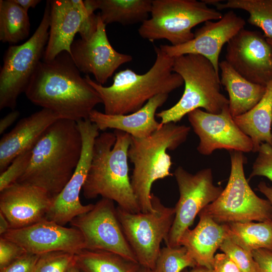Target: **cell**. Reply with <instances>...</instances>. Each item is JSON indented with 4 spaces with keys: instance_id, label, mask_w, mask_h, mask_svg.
<instances>
[{
    "instance_id": "cell-1",
    "label": "cell",
    "mask_w": 272,
    "mask_h": 272,
    "mask_svg": "<svg viewBox=\"0 0 272 272\" xmlns=\"http://www.w3.org/2000/svg\"><path fill=\"white\" fill-rule=\"evenodd\" d=\"M25 93L34 104L76 122L89 118L94 108L102 103L65 51L39 62Z\"/></svg>"
},
{
    "instance_id": "cell-2",
    "label": "cell",
    "mask_w": 272,
    "mask_h": 272,
    "mask_svg": "<svg viewBox=\"0 0 272 272\" xmlns=\"http://www.w3.org/2000/svg\"><path fill=\"white\" fill-rule=\"evenodd\" d=\"M82 149L77 122L57 119L33 147L29 166L16 182L39 187L55 198L71 178Z\"/></svg>"
},
{
    "instance_id": "cell-3",
    "label": "cell",
    "mask_w": 272,
    "mask_h": 272,
    "mask_svg": "<svg viewBox=\"0 0 272 272\" xmlns=\"http://www.w3.org/2000/svg\"><path fill=\"white\" fill-rule=\"evenodd\" d=\"M156 57L153 65L143 74L130 69L115 74L112 84L103 86L87 75L85 79L98 93L104 105V113L127 114L135 112L151 98L161 94H169L184 84L182 77L173 73L174 57L159 47L154 46Z\"/></svg>"
},
{
    "instance_id": "cell-4",
    "label": "cell",
    "mask_w": 272,
    "mask_h": 272,
    "mask_svg": "<svg viewBox=\"0 0 272 272\" xmlns=\"http://www.w3.org/2000/svg\"><path fill=\"white\" fill-rule=\"evenodd\" d=\"M131 136L114 130L95 139L91 164L82 190L84 197L100 195L131 213L141 212L129 176L128 150Z\"/></svg>"
},
{
    "instance_id": "cell-5",
    "label": "cell",
    "mask_w": 272,
    "mask_h": 272,
    "mask_svg": "<svg viewBox=\"0 0 272 272\" xmlns=\"http://www.w3.org/2000/svg\"><path fill=\"white\" fill-rule=\"evenodd\" d=\"M190 131L189 126L168 123L147 137H131L128 150V159L133 165L130 181L141 212L154 211L151 201L153 183L173 175L167 151L175 150L184 143Z\"/></svg>"
},
{
    "instance_id": "cell-6",
    "label": "cell",
    "mask_w": 272,
    "mask_h": 272,
    "mask_svg": "<svg viewBox=\"0 0 272 272\" xmlns=\"http://www.w3.org/2000/svg\"><path fill=\"white\" fill-rule=\"evenodd\" d=\"M173 72L182 77L184 89L174 105L156 113L162 125L176 123L197 109L218 114L229 105L228 99L221 92L219 73L206 57L194 54L175 57Z\"/></svg>"
},
{
    "instance_id": "cell-7",
    "label": "cell",
    "mask_w": 272,
    "mask_h": 272,
    "mask_svg": "<svg viewBox=\"0 0 272 272\" xmlns=\"http://www.w3.org/2000/svg\"><path fill=\"white\" fill-rule=\"evenodd\" d=\"M150 14L138 29L139 35L151 42L166 39L173 46L192 40L197 25L223 16L202 0H152Z\"/></svg>"
},
{
    "instance_id": "cell-8",
    "label": "cell",
    "mask_w": 272,
    "mask_h": 272,
    "mask_svg": "<svg viewBox=\"0 0 272 272\" xmlns=\"http://www.w3.org/2000/svg\"><path fill=\"white\" fill-rule=\"evenodd\" d=\"M245 160L242 152H231V170L226 186L219 197L199 214L222 224L272 220L271 203L255 193L245 177Z\"/></svg>"
},
{
    "instance_id": "cell-9",
    "label": "cell",
    "mask_w": 272,
    "mask_h": 272,
    "mask_svg": "<svg viewBox=\"0 0 272 272\" xmlns=\"http://www.w3.org/2000/svg\"><path fill=\"white\" fill-rule=\"evenodd\" d=\"M50 1L46 4L40 24L24 43L9 47L4 56L0 73V109L14 110L19 96L25 92L41 59L48 40Z\"/></svg>"
},
{
    "instance_id": "cell-10",
    "label": "cell",
    "mask_w": 272,
    "mask_h": 272,
    "mask_svg": "<svg viewBox=\"0 0 272 272\" xmlns=\"http://www.w3.org/2000/svg\"><path fill=\"white\" fill-rule=\"evenodd\" d=\"M154 211L131 213L117 206V214L126 239L139 264L154 269L160 245L167 237L173 224L174 208L165 207L152 193Z\"/></svg>"
},
{
    "instance_id": "cell-11",
    "label": "cell",
    "mask_w": 272,
    "mask_h": 272,
    "mask_svg": "<svg viewBox=\"0 0 272 272\" xmlns=\"http://www.w3.org/2000/svg\"><path fill=\"white\" fill-rule=\"evenodd\" d=\"M173 175L176 181L179 198L175 208L174 221L164 241L166 246H179L184 232L193 223L195 218L208 205L215 201L223 190L214 183L212 170L203 168L191 174L178 166Z\"/></svg>"
},
{
    "instance_id": "cell-12",
    "label": "cell",
    "mask_w": 272,
    "mask_h": 272,
    "mask_svg": "<svg viewBox=\"0 0 272 272\" xmlns=\"http://www.w3.org/2000/svg\"><path fill=\"white\" fill-rule=\"evenodd\" d=\"M114 202L102 197L92 210L75 218L70 225L82 233L84 249L112 252L138 262L122 230Z\"/></svg>"
},
{
    "instance_id": "cell-13",
    "label": "cell",
    "mask_w": 272,
    "mask_h": 272,
    "mask_svg": "<svg viewBox=\"0 0 272 272\" xmlns=\"http://www.w3.org/2000/svg\"><path fill=\"white\" fill-rule=\"evenodd\" d=\"M48 40L43 60L50 61L62 52L71 54L74 38L79 33L87 40L97 28V15L88 10L81 0L50 1Z\"/></svg>"
},
{
    "instance_id": "cell-14",
    "label": "cell",
    "mask_w": 272,
    "mask_h": 272,
    "mask_svg": "<svg viewBox=\"0 0 272 272\" xmlns=\"http://www.w3.org/2000/svg\"><path fill=\"white\" fill-rule=\"evenodd\" d=\"M82 140L81 157L74 172L60 193L54 198L45 219L64 226L75 218L85 214L94 204L83 205L80 193L85 182L91 164L94 142L99 129L89 118L77 122Z\"/></svg>"
},
{
    "instance_id": "cell-15",
    "label": "cell",
    "mask_w": 272,
    "mask_h": 272,
    "mask_svg": "<svg viewBox=\"0 0 272 272\" xmlns=\"http://www.w3.org/2000/svg\"><path fill=\"white\" fill-rule=\"evenodd\" d=\"M187 115L199 140L197 147L199 154L209 156L219 149L242 153L253 151L251 139L235 123L229 106L218 114L197 109Z\"/></svg>"
},
{
    "instance_id": "cell-16",
    "label": "cell",
    "mask_w": 272,
    "mask_h": 272,
    "mask_svg": "<svg viewBox=\"0 0 272 272\" xmlns=\"http://www.w3.org/2000/svg\"><path fill=\"white\" fill-rule=\"evenodd\" d=\"M227 44L225 60L247 80L266 86L272 79V46L264 35L244 28Z\"/></svg>"
},
{
    "instance_id": "cell-17",
    "label": "cell",
    "mask_w": 272,
    "mask_h": 272,
    "mask_svg": "<svg viewBox=\"0 0 272 272\" xmlns=\"http://www.w3.org/2000/svg\"><path fill=\"white\" fill-rule=\"evenodd\" d=\"M106 24L97 14V28L88 39L74 41L71 56L80 72L92 74L96 82L103 85L123 64L132 60L129 54L117 51L110 44Z\"/></svg>"
},
{
    "instance_id": "cell-18",
    "label": "cell",
    "mask_w": 272,
    "mask_h": 272,
    "mask_svg": "<svg viewBox=\"0 0 272 272\" xmlns=\"http://www.w3.org/2000/svg\"><path fill=\"white\" fill-rule=\"evenodd\" d=\"M246 22L233 11H229L216 22L208 21L197 29L194 38L177 46L161 45L159 47L171 57L194 54L207 58L219 73V58L222 48L240 30Z\"/></svg>"
},
{
    "instance_id": "cell-19",
    "label": "cell",
    "mask_w": 272,
    "mask_h": 272,
    "mask_svg": "<svg viewBox=\"0 0 272 272\" xmlns=\"http://www.w3.org/2000/svg\"><path fill=\"white\" fill-rule=\"evenodd\" d=\"M1 236L19 244L27 252L38 255L54 251L76 254L85 247L80 230L45 219L27 227L10 229Z\"/></svg>"
},
{
    "instance_id": "cell-20",
    "label": "cell",
    "mask_w": 272,
    "mask_h": 272,
    "mask_svg": "<svg viewBox=\"0 0 272 272\" xmlns=\"http://www.w3.org/2000/svg\"><path fill=\"white\" fill-rule=\"evenodd\" d=\"M0 212L10 229H19L45 219L54 198L44 189L15 182L0 191Z\"/></svg>"
},
{
    "instance_id": "cell-21",
    "label": "cell",
    "mask_w": 272,
    "mask_h": 272,
    "mask_svg": "<svg viewBox=\"0 0 272 272\" xmlns=\"http://www.w3.org/2000/svg\"><path fill=\"white\" fill-rule=\"evenodd\" d=\"M61 118L55 112L45 108L21 119L0 141V172L4 171L22 153L32 149L46 129Z\"/></svg>"
},
{
    "instance_id": "cell-22",
    "label": "cell",
    "mask_w": 272,
    "mask_h": 272,
    "mask_svg": "<svg viewBox=\"0 0 272 272\" xmlns=\"http://www.w3.org/2000/svg\"><path fill=\"white\" fill-rule=\"evenodd\" d=\"M169 94H161L150 99L139 110L127 114L110 115L93 109L89 119L99 130L114 129L134 138L147 137L162 125L156 120V111L167 100Z\"/></svg>"
},
{
    "instance_id": "cell-23",
    "label": "cell",
    "mask_w": 272,
    "mask_h": 272,
    "mask_svg": "<svg viewBox=\"0 0 272 272\" xmlns=\"http://www.w3.org/2000/svg\"><path fill=\"white\" fill-rule=\"evenodd\" d=\"M198 216L197 225L184 232L179 245L187 248L197 265L212 269L215 253L227 237L226 226L207 216L199 214Z\"/></svg>"
},
{
    "instance_id": "cell-24",
    "label": "cell",
    "mask_w": 272,
    "mask_h": 272,
    "mask_svg": "<svg viewBox=\"0 0 272 272\" xmlns=\"http://www.w3.org/2000/svg\"><path fill=\"white\" fill-rule=\"evenodd\" d=\"M219 69L221 84L228 93L229 109L233 118L249 111L261 99L266 86L247 80L226 60L219 62Z\"/></svg>"
},
{
    "instance_id": "cell-25",
    "label": "cell",
    "mask_w": 272,
    "mask_h": 272,
    "mask_svg": "<svg viewBox=\"0 0 272 272\" xmlns=\"http://www.w3.org/2000/svg\"><path fill=\"white\" fill-rule=\"evenodd\" d=\"M233 118L240 129L251 139L252 152H257L263 143L272 146V79L266 85L259 102L249 111Z\"/></svg>"
},
{
    "instance_id": "cell-26",
    "label": "cell",
    "mask_w": 272,
    "mask_h": 272,
    "mask_svg": "<svg viewBox=\"0 0 272 272\" xmlns=\"http://www.w3.org/2000/svg\"><path fill=\"white\" fill-rule=\"evenodd\" d=\"M84 3L92 12L101 11L99 14L106 25L118 23L125 26L148 19L152 0H85Z\"/></svg>"
},
{
    "instance_id": "cell-27",
    "label": "cell",
    "mask_w": 272,
    "mask_h": 272,
    "mask_svg": "<svg viewBox=\"0 0 272 272\" xmlns=\"http://www.w3.org/2000/svg\"><path fill=\"white\" fill-rule=\"evenodd\" d=\"M75 265L80 272H135L140 265L115 253L87 249L75 254Z\"/></svg>"
},
{
    "instance_id": "cell-28",
    "label": "cell",
    "mask_w": 272,
    "mask_h": 272,
    "mask_svg": "<svg viewBox=\"0 0 272 272\" xmlns=\"http://www.w3.org/2000/svg\"><path fill=\"white\" fill-rule=\"evenodd\" d=\"M227 236L244 249L263 248L272 251V220L225 224Z\"/></svg>"
},
{
    "instance_id": "cell-29",
    "label": "cell",
    "mask_w": 272,
    "mask_h": 272,
    "mask_svg": "<svg viewBox=\"0 0 272 272\" xmlns=\"http://www.w3.org/2000/svg\"><path fill=\"white\" fill-rule=\"evenodd\" d=\"M30 23L28 12L14 0L0 1V40L16 43L27 38Z\"/></svg>"
},
{
    "instance_id": "cell-30",
    "label": "cell",
    "mask_w": 272,
    "mask_h": 272,
    "mask_svg": "<svg viewBox=\"0 0 272 272\" xmlns=\"http://www.w3.org/2000/svg\"><path fill=\"white\" fill-rule=\"evenodd\" d=\"M208 5H214L221 11L227 9H241L247 12L248 22L260 28L264 36L272 39V0H228L221 3L218 0H203Z\"/></svg>"
},
{
    "instance_id": "cell-31",
    "label": "cell",
    "mask_w": 272,
    "mask_h": 272,
    "mask_svg": "<svg viewBox=\"0 0 272 272\" xmlns=\"http://www.w3.org/2000/svg\"><path fill=\"white\" fill-rule=\"evenodd\" d=\"M187 248L181 245L161 248L153 272H181L187 267L197 266Z\"/></svg>"
},
{
    "instance_id": "cell-32",
    "label": "cell",
    "mask_w": 272,
    "mask_h": 272,
    "mask_svg": "<svg viewBox=\"0 0 272 272\" xmlns=\"http://www.w3.org/2000/svg\"><path fill=\"white\" fill-rule=\"evenodd\" d=\"M74 253L54 251L39 255L34 272H68L75 265Z\"/></svg>"
},
{
    "instance_id": "cell-33",
    "label": "cell",
    "mask_w": 272,
    "mask_h": 272,
    "mask_svg": "<svg viewBox=\"0 0 272 272\" xmlns=\"http://www.w3.org/2000/svg\"><path fill=\"white\" fill-rule=\"evenodd\" d=\"M219 249L230 258L242 272H260L252 252L244 249L229 237L224 239Z\"/></svg>"
},
{
    "instance_id": "cell-34",
    "label": "cell",
    "mask_w": 272,
    "mask_h": 272,
    "mask_svg": "<svg viewBox=\"0 0 272 272\" xmlns=\"http://www.w3.org/2000/svg\"><path fill=\"white\" fill-rule=\"evenodd\" d=\"M32 150L26 151L11 162L0 175V191L16 182L28 168L30 162Z\"/></svg>"
},
{
    "instance_id": "cell-35",
    "label": "cell",
    "mask_w": 272,
    "mask_h": 272,
    "mask_svg": "<svg viewBox=\"0 0 272 272\" xmlns=\"http://www.w3.org/2000/svg\"><path fill=\"white\" fill-rule=\"evenodd\" d=\"M257 153L248 181L255 176H263L272 181V146L262 144Z\"/></svg>"
},
{
    "instance_id": "cell-36",
    "label": "cell",
    "mask_w": 272,
    "mask_h": 272,
    "mask_svg": "<svg viewBox=\"0 0 272 272\" xmlns=\"http://www.w3.org/2000/svg\"><path fill=\"white\" fill-rule=\"evenodd\" d=\"M27 252L19 244L1 236L0 270L7 266Z\"/></svg>"
},
{
    "instance_id": "cell-37",
    "label": "cell",
    "mask_w": 272,
    "mask_h": 272,
    "mask_svg": "<svg viewBox=\"0 0 272 272\" xmlns=\"http://www.w3.org/2000/svg\"><path fill=\"white\" fill-rule=\"evenodd\" d=\"M39 255L27 252L0 272H34Z\"/></svg>"
},
{
    "instance_id": "cell-38",
    "label": "cell",
    "mask_w": 272,
    "mask_h": 272,
    "mask_svg": "<svg viewBox=\"0 0 272 272\" xmlns=\"http://www.w3.org/2000/svg\"><path fill=\"white\" fill-rule=\"evenodd\" d=\"M212 272H242L233 261L225 253L215 255Z\"/></svg>"
},
{
    "instance_id": "cell-39",
    "label": "cell",
    "mask_w": 272,
    "mask_h": 272,
    "mask_svg": "<svg viewBox=\"0 0 272 272\" xmlns=\"http://www.w3.org/2000/svg\"><path fill=\"white\" fill-rule=\"evenodd\" d=\"M252 254L260 272H272V251L260 248L253 250Z\"/></svg>"
},
{
    "instance_id": "cell-40",
    "label": "cell",
    "mask_w": 272,
    "mask_h": 272,
    "mask_svg": "<svg viewBox=\"0 0 272 272\" xmlns=\"http://www.w3.org/2000/svg\"><path fill=\"white\" fill-rule=\"evenodd\" d=\"M20 116V112L17 110H13L0 120V134L10 126Z\"/></svg>"
},
{
    "instance_id": "cell-41",
    "label": "cell",
    "mask_w": 272,
    "mask_h": 272,
    "mask_svg": "<svg viewBox=\"0 0 272 272\" xmlns=\"http://www.w3.org/2000/svg\"><path fill=\"white\" fill-rule=\"evenodd\" d=\"M258 190L262 193L272 206V186H268L264 181H260L257 185Z\"/></svg>"
},
{
    "instance_id": "cell-42",
    "label": "cell",
    "mask_w": 272,
    "mask_h": 272,
    "mask_svg": "<svg viewBox=\"0 0 272 272\" xmlns=\"http://www.w3.org/2000/svg\"><path fill=\"white\" fill-rule=\"evenodd\" d=\"M25 11L28 12L30 8H34L40 2V0H14Z\"/></svg>"
},
{
    "instance_id": "cell-43",
    "label": "cell",
    "mask_w": 272,
    "mask_h": 272,
    "mask_svg": "<svg viewBox=\"0 0 272 272\" xmlns=\"http://www.w3.org/2000/svg\"><path fill=\"white\" fill-rule=\"evenodd\" d=\"M10 229L9 222L4 215L0 212V234H5Z\"/></svg>"
},
{
    "instance_id": "cell-44",
    "label": "cell",
    "mask_w": 272,
    "mask_h": 272,
    "mask_svg": "<svg viewBox=\"0 0 272 272\" xmlns=\"http://www.w3.org/2000/svg\"><path fill=\"white\" fill-rule=\"evenodd\" d=\"M188 272H212V269L205 266L197 265Z\"/></svg>"
},
{
    "instance_id": "cell-45",
    "label": "cell",
    "mask_w": 272,
    "mask_h": 272,
    "mask_svg": "<svg viewBox=\"0 0 272 272\" xmlns=\"http://www.w3.org/2000/svg\"><path fill=\"white\" fill-rule=\"evenodd\" d=\"M135 272H153V270L149 268L140 265Z\"/></svg>"
},
{
    "instance_id": "cell-46",
    "label": "cell",
    "mask_w": 272,
    "mask_h": 272,
    "mask_svg": "<svg viewBox=\"0 0 272 272\" xmlns=\"http://www.w3.org/2000/svg\"><path fill=\"white\" fill-rule=\"evenodd\" d=\"M68 272H80L79 270L77 268L75 265H74L69 270Z\"/></svg>"
},
{
    "instance_id": "cell-47",
    "label": "cell",
    "mask_w": 272,
    "mask_h": 272,
    "mask_svg": "<svg viewBox=\"0 0 272 272\" xmlns=\"http://www.w3.org/2000/svg\"><path fill=\"white\" fill-rule=\"evenodd\" d=\"M267 41L268 42V43H269L272 46V39H268V38H266ZM272 62V61H271Z\"/></svg>"
},
{
    "instance_id": "cell-48",
    "label": "cell",
    "mask_w": 272,
    "mask_h": 272,
    "mask_svg": "<svg viewBox=\"0 0 272 272\" xmlns=\"http://www.w3.org/2000/svg\"><path fill=\"white\" fill-rule=\"evenodd\" d=\"M271 135H272V131H271Z\"/></svg>"
}]
</instances>
